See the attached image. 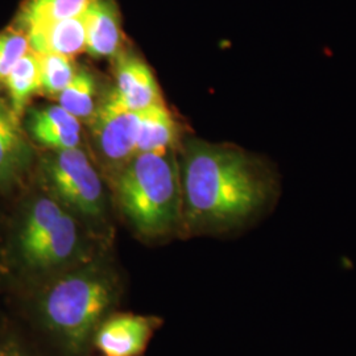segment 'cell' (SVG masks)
I'll return each instance as SVG.
<instances>
[{"instance_id": "obj_1", "label": "cell", "mask_w": 356, "mask_h": 356, "mask_svg": "<svg viewBox=\"0 0 356 356\" xmlns=\"http://www.w3.org/2000/svg\"><path fill=\"white\" fill-rule=\"evenodd\" d=\"M179 172L182 219L193 232L241 227L261 216L280 193L275 165L229 144L189 141Z\"/></svg>"}, {"instance_id": "obj_2", "label": "cell", "mask_w": 356, "mask_h": 356, "mask_svg": "<svg viewBox=\"0 0 356 356\" xmlns=\"http://www.w3.org/2000/svg\"><path fill=\"white\" fill-rule=\"evenodd\" d=\"M123 214L144 236H161L182 219L181 172L172 151L138 153L116 178Z\"/></svg>"}, {"instance_id": "obj_3", "label": "cell", "mask_w": 356, "mask_h": 356, "mask_svg": "<svg viewBox=\"0 0 356 356\" xmlns=\"http://www.w3.org/2000/svg\"><path fill=\"white\" fill-rule=\"evenodd\" d=\"M115 298L111 279L98 269H81L53 281L40 312L49 330L72 353H81Z\"/></svg>"}, {"instance_id": "obj_4", "label": "cell", "mask_w": 356, "mask_h": 356, "mask_svg": "<svg viewBox=\"0 0 356 356\" xmlns=\"http://www.w3.org/2000/svg\"><path fill=\"white\" fill-rule=\"evenodd\" d=\"M51 191L82 216H98L104 209L101 178L83 151L78 147L54 151L45 163Z\"/></svg>"}, {"instance_id": "obj_5", "label": "cell", "mask_w": 356, "mask_h": 356, "mask_svg": "<svg viewBox=\"0 0 356 356\" xmlns=\"http://www.w3.org/2000/svg\"><path fill=\"white\" fill-rule=\"evenodd\" d=\"M140 111L127 110L110 95L94 118V135L103 156L114 164H126L136 154Z\"/></svg>"}, {"instance_id": "obj_6", "label": "cell", "mask_w": 356, "mask_h": 356, "mask_svg": "<svg viewBox=\"0 0 356 356\" xmlns=\"http://www.w3.org/2000/svg\"><path fill=\"white\" fill-rule=\"evenodd\" d=\"M160 323L151 316L116 314L97 327L95 346L104 356H141Z\"/></svg>"}, {"instance_id": "obj_7", "label": "cell", "mask_w": 356, "mask_h": 356, "mask_svg": "<svg viewBox=\"0 0 356 356\" xmlns=\"http://www.w3.org/2000/svg\"><path fill=\"white\" fill-rule=\"evenodd\" d=\"M127 110L140 111L163 102L151 69L134 56H123L116 66V88L110 94Z\"/></svg>"}, {"instance_id": "obj_8", "label": "cell", "mask_w": 356, "mask_h": 356, "mask_svg": "<svg viewBox=\"0 0 356 356\" xmlns=\"http://www.w3.org/2000/svg\"><path fill=\"white\" fill-rule=\"evenodd\" d=\"M79 242L74 218L67 211L36 241L22 245V254L33 268H53L63 266L76 254Z\"/></svg>"}, {"instance_id": "obj_9", "label": "cell", "mask_w": 356, "mask_h": 356, "mask_svg": "<svg viewBox=\"0 0 356 356\" xmlns=\"http://www.w3.org/2000/svg\"><path fill=\"white\" fill-rule=\"evenodd\" d=\"M85 13L72 19L24 29L28 33L31 49L35 53L63 54L69 58H73L78 53L85 51Z\"/></svg>"}, {"instance_id": "obj_10", "label": "cell", "mask_w": 356, "mask_h": 356, "mask_svg": "<svg viewBox=\"0 0 356 356\" xmlns=\"http://www.w3.org/2000/svg\"><path fill=\"white\" fill-rule=\"evenodd\" d=\"M86 45L92 57L116 56L123 41L120 17L113 0H95L85 13Z\"/></svg>"}, {"instance_id": "obj_11", "label": "cell", "mask_w": 356, "mask_h": 356, "mask_svg": "<svg viewBox=\"0 0 356 356\" xmlns=\"http://www.w3.org/2000/svg\"><path fill=\"white\" fill-rule=\"evenodd\" d=\"M13 108L0 101V184L10 185L31 164L32 149Z\"/></svg>"}, {"instance_id": "obj_12", "label": "cell", "mask_w": 356, "mask_h": 356, "mask_svg": "<svg viewBox=\"0 0 356 356\" xmlns=\"http://www.w3.org/2000/svg\"><path fill=\"white\" fill-rule=\"evenodd\" d=\"M176 135L175 120L166 110L164 103L152 104L141 110L136 154L172 151Z\"/></svg>"}, {"instance_id": "obj_13", "label": "cell", "mask_w": 356, "mask_h": 356, "mask_svg": "<svg viewBox=\"0 0 356 356\" xmlns=\"http://www.w3.org/2000/svg\"><path fill=\"white\" fill-rule=\"evenodd\" d=\"M6 85L8 88L11 98V108L13 114L20 118L24 114L26 103L35 92L41 90V76H40V61L38 53L31 51L15 65L10 74L6 78Z\"/></svg>"}, {"instance_id": "obj_14", "label": "cell", "mask_w": 356, "mask_h": 356, "mask_svg": "<svg viewBox=\"0 0 356 356\" xmlns=\"http://www.w3.org/2000/svg\"><path fill=\"white\" fill-rule=\"evenodd\" d=\"M95 0H28L20 13L23 29L76 17Z\"/></svg>"}, {"instance_id": "obj_15", "label": "cell", "mask_w": 356, "mask_h": 356, "mask_svg": "<svg viewBox=\"0 0 356 356\" xmlns=\"http://www.w3.org/2000/svg\"><path fill=\"white\" fill-rule=\"evenodd\" d=\"M95 82L88 72L79 70L72 82L58 94L60 106L78 120L95 113Z\"/></svg>"}, {"instance_id": "obj_16", "label": "cell", "mask_w": 356, "mask_h": 356, "mask_svg": "<svg viewBox=\"0 0 356 356\" xmlns=\"http://www.w3.org/2000/svg\"><path fill=\"white\" fill-rule=\"evenodd\" d=\"M41 90L58 95L72 82L76 70L72 58L56 53H38Z\"/></svg>"}, {"instance_id": "obj_17", "label": "cell", "mask_w": 356, "mask_h": 356, "mask_svg": "<svg viewBox=\"0 0 356 356\" xmlns=\"http://www.w3.org/2000/svg\"><path fill=\"white\" fill-rule=\"evenodd\" d=\"M65 209L51 198H40L26 216V223L20 235V247L36 241L38 236L45 234L53 225L63 216Z\"/></svg>"}, {"instance_id": "obj_18", "label": "cell", "mask_w": 356, "mask_h": 356, "mask_svg": "<svg viewBox=\"0 0 356 356\" xmlns=\"http://www.w3.org/2000/svg\"><path fill=\"white\" fill-rule=\"evenodd\" d=\"M29 51V38L23 28L0 33V81H6L15 65Z\"/></svg>"}, {"instance_id": "obj_19", "label": "cell", "mask_w": 356, "mask_h": 356, "mask_svg": "<svg viewBox=\"0 0 356 356\" xmlns=\"http://www.w3.org/2000/svg\"><path fill=\"white\" fill-rule=\"evenodd\" d=\"M33 139L54 151L76 148L81 143V128L65 126H28Z\"/></svg>"}, {"instance_id": "obj_20", "label": "cell", "mask_w": 356, "mask_h": 356, "mask_svg": "<svg viewBox=\"0 0 356 356\" xmlns=\"http://www.w3.org/2000/svg\"><path fill=\"white\" fill-rule=\"evenodd\" d=\"M0 356H22L17 353H0Z\"/></svg>"}]
</instances>
